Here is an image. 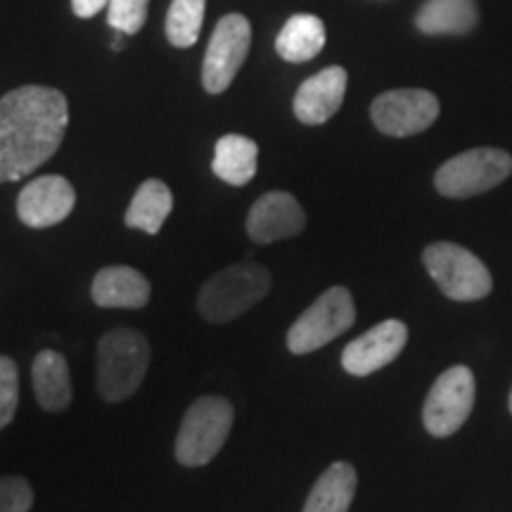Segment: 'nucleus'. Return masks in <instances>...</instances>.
Listing matches in <instances>:
<instances>
[{
  "label": "nucleus",
  "instance_id": "0eeeda50",
  "mask_svg": "<svg viewBox=\"0 0 512 512\" xmlns=\"http://www.w3.org/2000/svg\"><path fill=\"white\" fill-rule=\"evenodd\" d=\"M512 174V157L496 147L460 152L439 166L434 185L444 197H472L496 188Z\"/></svg>",
  "mask_w": 512,
  "mask_h": 512
},
{
  "label": "nucleus",
  "instance_id": "bb28decb",
  "mask_svg": "<svg viewBox=\"0 0 512 512\" xmlns=\"http://www.w3.org/2000/svg\"><path fill=\"white\" fill-rule=\"evenodd\" d=\"M508 403H510V413H512V392H510V401Z\"/></svg>",
  "mask_w": 512,
  "mask_h": 512
},
{
  "label": "nucleus",
  "instance_id": "9b49d317",
  "mask_svg": "<svg viewBox=\"0 0 512 512\" xmlns=\"http://www.w3.org/2000/svg\"><path fill=\"white\" fill-rule=\"evenodd\" d=\"M76 190L64 176H38L17 197V216L29 228H50L74 211Z\"/></svg>",
  "mask_w": 512,
  "mask_h": 512
},
{
  "label": "nucleus",
  "instance_id": "6ab92c4d",
  "mask_svg": "<svg viewBox=\"0 0 512 512\" xmlns=\"http://www.w3.org/2000/svg\"><path fill=\"white\" fill-rule=\"evenodd\" d=\"M171 209H174V195H171L169 185L159 181V178H150L133 195V200L124 214V223L133 230L157 235L162 230L164 221L169 219Z\"/></svg>",
  "mask_w": 512,
  "mask_h": 512
},
{
  "label": "nucleus",
  "instance_id": "1a4fd4ad",
  "mask_svg": "<svg viewBox=\"0 0 512 512\" xmlns=\"http://www.w3.org/2000/svg\"><path fill=\"white\" fill-rule=\"evenodd\" d=\"M252 46V27L242 15H226L219 19L202 64V83L207 93L219 95L233 83L247 60Z\"/></svg>",
  "mask_w": 512,
  "mask_h": 512
},
{
  "label": "nucleus",
  "instance_id": "39448f33",
  "mask_svg": "<svg viewBox=\"0 0 512 512\" xmlns=\"http://www.w3.org/2000/svg\"><path fill=\"white\" fill-rule=\"evenodd\" d=\"M422 264L453 302H477L494 287L489 268L470 249L453 242H434L422 252Z\"/></svg>",
  "mask_w": 512,
  "mask_h": 512
},
{
  "label": "nucleus",
  "instance_id": "a211bd4d",
  "mask_svg": "<svg viewBox=\"0 0 512 512\" xmlns=\"http://www.w3.org/2000/svg\"><path fill=\"white\" fill-rule=\"evenodd\" d=\"M256 162H259V145L247 136L228 133V136L216 140L211 171L223 183L242 188L256 176Z\"/></svg>",
  "mask_w": 512,
  "mask_h": 512
},
{
  "label": "nucleus",
  "instance_id": "5701e85b",
  "mask_svg": "<svg viewBox=\"0 0 512 512\" xmlns=\"http://www.w3.org/2000/svg\"><path fill=\"white\" fill-rule=\"evenodd\" d=\"M147 19V0H110L107 22L119 34H138Z\"/></svg>",
  "mask_w": 512,
  "mask_h": 512
},
{
  "label": "nucleus",
  "instance_id": "7ed1b4c3",
  "mask_svg": "<svg viewBox=\"0 0 512 512\" xmlns=\"http://www.w3.org/2000/svg\"><path fill=\"white\" fill-rule=\"evenodd\" d=\"M150 368V342L143 332L117 328L98 342V394L107 403L131 399Z\"/></svg>",
  "mask_w": 512,
  "mask_h": 512
},
{
  "label": "nucleus",
  "instance_id": "2eb2a0df",
  "mask_svg": "<svg viewBox=\"0 0 512 512\" xmlns=\"http://www.w3.org/2000/svg\"><path fill=\"white\" fill-rule=\"evenodd\" d=\"M150 294V280L131 266L100 268L91 287L93 302L100 309H143Z\"/></svg>",
  "mask_w": 512,
  "mask_h": 512
},
{
  "label": "nucleus",
  "instance_id": "f257e3e1",
  "mask_svg": "<svg viewBox=\"0 0 512 512\" xmlns=\"http://www.w3.org/2000/svg\"><path fill=\"white\" fill-rule=\"evenodd\" d=\"M67 98L48 86H22L0 98V183H15L60 150Z\"/></svg>",
  "mask_w": 512,
  "mask_h": 512
},
{
  "label": "nucleus",
  "instance_id": "9d476101",
  "mask_svg": "<svg viewBox=\"0 0 512 512\" xmlns=\"http://www.w3.org/2000/svg\"><path fill=\"white\" fill-rule=\"evenodd\" d=\"M370 117L377 131L392 138H406L430 128L439 117V100L430 91L420 88H401L377 95Z\"/></svg>",
  "mask_w": 512,
  "mask_h": 512
},
{
  "label": "nucleus",
  "instance_id": "20e7f679",
  "mask_svg": "<svg viewBox=\"0 0 512 512\" xmlns=\"http://www.w3.org/2000/svg\"><path fill=\"white\" fill-rule=\"evenodd\" d=\"M235 408L223 396H200L185 411L176 437V460L183 467H204L221 453L233 430Z\"/></svg>",
  "mask_w": 512,
  "mask_h": 512
},
{
  "label": "nucleus",
  "instance_id": "4468645a",
  "mask_svg": "<svg viewBox=\"0 0 512 512\" xmlns=\"http://www.w3.org/2000/svg\"><path fill=\"white\" fill-rule=\"evenodd\" d=\"M347 69L325 67L299 86L294 95V114L302 124L320 126L337 114L347 93Z\"/></svg>",
  "mask_w": 512,
  "mask_h": 512
},
{
  "label": "nucleus",
  "instance_id": "f03ea898",
  "mask_svg": "<svg viewBox=\"0 0 512 512\" xmlns=\"http://www.w3.org/2000/svg\"><path fill=\"white\" fill-rule=\"evenodd\" d=\"M273 278L266 266L242 261L211 275L197 294V311L207 323L221 325L245 316L271 292Z\"/></svg>",
  "mask_w": 512,
  "mask_h": 512
},
{
  "label": "nucleus",
  "instance_id": "4be33fe9",
  "mask_svg": "<svg viewBox=\"0 0 512 512\" xmlns=\"http://www.w3.org/2000/svg\"><path fill=\"white\" fill-rule=\"evenodd\" d=\"M204 24V0H171L166 15V38L171 46L190 48L200 38Z\"/></svg>",
  "mask_w": 512,
  "mask_h": 512
},
{
  "label": "nucleus",
  "instance_id": "f3484780",
  "mask_svg": "<svg viewBox=\"0 0 512 512\" xmlns=\"http://www.w3.org/2000/svg\"><path fill=\"white\" fill-rule=\"evenodd\" d=\"M356 486V467L337 460L311 486L302 512H349L356 496Z\"/></svg>",
  "mask_w": 512,
  "mask_h": 512
},
{
  "label": "nucleus",
  "instance_id": "b1692460",
  "mask_svg": "<svg viewBox=\"0 0 512 512\" xmlns=\"http://www.w3.org/2000/svg\"><path fill=\"white\" fill-rule=\"evenodd\" d=\"M19 406V370L10 356H0V430L15 420Z\"/></svg>",
  "mask_w": 512,
  "mask_h": 512
},
{
  "label": "nucleus",
  "instance_id": "aec40b11",
  "mask_svg": "<svg viewBox=\"0 0 512 512\" xmlns=\"http://www.w3.org/2000/svg\"><path fill=\"white\" fill-rule=\"evenodd\" d=\"M415 24L427 36H460L475 29V0H427L422 5Z\"/></svg>",
  "mask_w": 512,
  "mask_h": 512
},
{
  "label": "nucleus",
  "instance_id": "393cba45",
  "mask_svg": "<svg viewBox=\"0 0 512 512\" xmlns=\"http://www.w3.org/2000/svg\"><path fill=\"white\" fill-rule=\"evenodd\" d=\"M34 508V489L19 475L0 477V512H29Z\"/></svg>",
  "mask_w": 512,
  "mask_h": 512
},
{
  "label": "nucleus",
  "instance_id": "ddd939ff",
  "mask_svg": "<svg viewBox=\"0 0 512 512\" xmlns=\"http://www.w3.org/2000/svg\"><path fill=\"white\" fill-rule=\"evenodd\" d=\"M306 228V214L297 197L273 190L261 195L247 214V235L256 245L297 238Z\"/></svg>",
  "mask_w": 512,
  "mask_h": 512
},
{
  "label": "nucleus",
  "instance_id": "6e6552de",
  "mask_svg": "<svg viewBox=\"0 0 512 512\" xmlns=\"http://www.w3.org/2000/svg\"><path fill=\"white\" fill-rule=\"evenodd\" d=\"M475 406V375L467 366L444 370L432 384L422 406V422L432 437L444 439L456 434L470 418Z\"/></svg>",
  "mask_w": 512,
  "mask_h": 512
},
{
  "label": "nucleus",
  "instance_id": "f8f14e48",
  "mask_svg": "<svg viewBox=\"0 0 512 512\" xmlns=\"http://www.w3.org/2000/svg\"><path fill=\"white\" fill-rule=\"evenodd\" d=\"M408 342V328L401 320H382L375 328L347 344L342 351V368L349 375L366 377L396 361Z\"/></svg>",
  "mask_w": 512,
  "mask_h": 512
},
{
  "label": "nucleus",
  "instance_id": "423d86ee",
  "mask_svg": "<svg viewBox=\"0 0 512 512\" xmlns=\"http://www.w3.org/2000/svg\"><path fill=\"white\" fill-rule=\"evenodd\" d=\"M354 323V297L347 287L335 285L320 294L316 302L294 320L290 332H287V349L297 356L311 354V351L323 349L342 332H347Z\"/></svg>",
  "mask_w": 512,
  "mask_h": 512
},
{
  "label": "nucleus",
  "instance_id": "a878e982",
  "mask_svg": "<svg viewBox=\"0 0 512 512\" xmlns=\"http://www.w3.org/2000/svg\"><path fill=\"white\" fill-rule=\"evenodd\" d=\"M105 5H110V0H72L74 15L81 19L95 17L102 8H105Z\"/></svg>",
  "mask_w": 512,
  "mask_h": 512
},
{
  "label": "nucleus",
  "instance_id": "dca6fc26",
  "mask_svg": "<svg viewBox=\"0 0 512 512\" xmlns=\"http://www.w3.org/2000/svg\"><path fill=\"white\" fill-rule=\"evenodd\" d=\"M34 394L38 406L46 413H60L72 403V377H69L67 358L55 349L38 351L31 366Z\"/></svg>",
  "mask_w": 512,
  "mask_h": 512
},
{
  "label": "nucleus",
  "instance_id": "412c9836",
  "mask_svg": "<svg viewBox=\"0 0 512 512\" xmlns=\"http://www.w3.org/2000/svg\"><path fill=\"white\" fill-rule=\"evenodd\" d=\"M325 46V24L316 15H294L275 38V50L287 62H309Z\"/></svg>",
  "mask_w": 512,
  "mask_h": 512
}]
</instances>
